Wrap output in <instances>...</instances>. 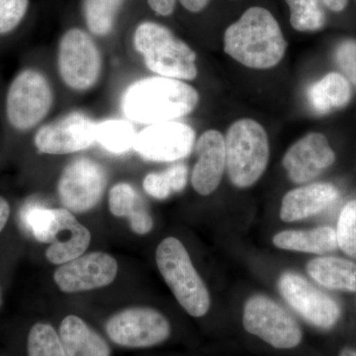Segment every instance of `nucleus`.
<instances>
[{
    "label": "nucleus",
    "instance_id": "1",
    "mask_svg": "<svg viewBox=\"0 0 356 356\" xmlns=\"http://www.w3.org/2000/svg\"><path fill=\"white\" fill-rule=\"evenodd\" d=\"M286 50L287 42L277 20L264 7L248 8L224 34L225 53L250 69L275 67Z\"/></svg>",
    "mask_w": 356,
    "mask_h": 356
},
{
    "label": "nucleus",
    "instance_id": "2",
    "mask_svg": "<svg viewBox=\"0 0 356 356\" xmlns=\"http://www.w3.org/2000/svg\"><path fill=\"white\" fill-rule=\"evenodd\" d=\"M198 102V91L191 84L154 76L133 83L123 96L122 108L130 120L153 125L191 114Z\"/></svg>",
    "mask_w": 356,
    "mask_h": 356
},
{
    "label": "nucleus",
    "instance_id": "3",
    "mask_svg": "<svg viewBox=\"0 0 356 356\" xmlns=\"http://www.w3.org/2000/svg\"><path fill=\"white\" fill-rule=\"evenodd\" d=\"M134 44L147 69L159 76L178 81H192L197 76L195 51L165 26L142 23L136 29Z\"/></svg>",
    "mask_w": 356,
    "mask_h": 356
},
{
    "label": "nucleus",
    "instance_id": "4",
    "mask_svg": "<svg viewBox=\"0 0 356 356\" xmlns=\"http://www.w3.org/2000/svg\"><path fill=\"white\" fill-rule=\"evenodd\" d=\"M226 170L232 184L248 188L259 181L268 165L270 149L266 129L243 118L234 122L225 136Z\"/></svg>",
    "mask_w": 356,
    "mask_h": 356
},
{
    "label": "nucleus",
    "instance_id": "5",
    "mask_svg": "<svg viewBox=\"0 0 356 356\" xmlns=\"http://www.w3.org/2000/svg\"><path fill=\"white\" fill-rule=\"evenodd\" d=\"M156 266L178 303L192 317L205 316L210 309V295L184 243L168 236L156 248Z\"/></svg>",
    "mask_w": 356,
    "mask_h": 356
},
{
    "label": "nucleus",
    "instance_id": "6",
    "mask_svg": "<svg viewBox=\"0 0 356 356\" xmlns=\"http://www.w3.org/2000/svg\"><path fill=\"white\" fill-rule=\"evenodd\" d=\"M53 90L48 79L36 70H22L13 79L6 96V116L18 131L38 125L53 105Z\"/></svg>",
    "mask_w": 356,
    "mask_h": 356
},
{
    "label": "nucleus",
    "instance_id": "7",
    "mask_svg": "<svg viewBox=\"0 0 356 356\" xmlns=\"http://www.w3.org/2000/svg\"><path fill=\"white\" fill-rule=\"evenodd\" d=\"M243 324L250 334L280 350L296 348L302 330L289 312L264 295H255L243 308Z\"/></svg>",
    "mask_w": 356,
    "mask_h": 356
},
{
    "label": "nucleus",
    "instance_id": "8",
    "mask_svg": "<svg viewBox=\"0 0 356 356\" xmlns=\"http://www.w3.org/2000/svg\"><path fill=\"white\" fill-rule=\"evenodd\" d=\"M107 186V173L95 159L77 158L65 166L58 184V193L65 209L81 214L102 201Z\"/></svg>",
    "mask_w": 356,
    "mask_h": 356
},
{
    "label": "nucleus",
    "instance_id": "9",
    "mask_svg": "<svg viewBox=\"0 0 356 356\" xmlns=\"http://www.w3.org/2000/svg\"><path fill=\"white\" fill-rule=\"evenodd\" d=\"M58 65L60 77L69 88L88 90L95 86L102 74V55L90 36L74 28L60 39Z\"/></svg>",
    "mask_w": 356,
    "mask_h": 356
},
{
    "label": "nucleus",
    "instance_id": "10",
    "mask_svg": "<svg viewBox=\"0 0 356 356\" xmlns=\"http://www.w3.org/2000/svg\"><path fill=\"white\" fill-rule=\"evenodd\" d=\"M106 332L118 346L145 348L165 341L172 327L161 312L147 307H133L112 316L107 321Z\"/></svg>",
    "mask_w": 356,
    "mask_h": 356
},
{
    "label": "nucleus",
    "instance_id": "11",
    "mask_svg": "<svg viewBox=\"0 0 356 356\" xmlns=\"http://www.w3.org/2000/svg\"><path fill=\"white\" fill-rule=\"evenodd\" d=\"M278 288L285 301L315 327L331 329L341 317L339 304L299 274L283 273Z\"/></svg>",
    "mask_w": 356,
    "mask_h": 356
},
{
    "label": "nucleus",
    "instance_id": "12",
    "mask_svg": "<svg viewBox=\"0 0 356 356\" xmlns=\"http://www.w3.org/2000/svg\"><path fill=\"white\" fill-rule=\"evenodd\" d=\"M195 143L196 134L191 126L181 122H163L137 134L134 149L147 161L168 163L186 158Z\"/></svg>",
    "mask_w": 356,
    "mask_h": 356
},
{
    "label": "nucleus",
    "instance_id": "13",
    "mask_svg": "<svg viewBox=\"0 0 356 356\" xmlns=\"http://www.w3.org/2000/svg\"><path fill=\"white\" fill-rule=\"evenodd\" d=\"M96 124L83 112H72L37 131L34 144L42 154H74L92 146Z\"/></svg>",
    "mask_w": 356,
    "mask_h": 356
},
{
    "label": "nucleus",
    "instance_id": "14",
    "mask_svg": "<svg viewBox=\"0 0 356 356\" xmlns=\"http://www.w3.org/2000/svg\"><path fill=\"white\" fill-rule=\"evenodd\" d=\"M118 274V262L106 252H89L60 266L54 280L65 293L99 289L111 284Z\"/></svg>",
    "mask_w": 356,
    "mask_h": 356
},
{
    "label": "nucleus",
    "instance_id": "15",
    "mask_svg": "<svg viewBox=\"0 0 356 356\" xmlns=\"http://www.w3.org/2000/svg\"><path fill=\"white\" fill-rule=\"evenodd\" d=\"M336 161L329 140L321 133H309L288 149L283 166L291 181L306 184L318 177Z\"/></svg>",
    "mask_w": 356,
    "mask_h": 356
},
{
    "label": "nucleus",
    "instance_id": "16",
    "mask_svg": "<svg viewBox=\"0 0 356 356\" xmlns=\"http://www.w3.org/2000/svg\"><path fill=\"white\" fill-rule=\"evenodd\" d=\"M197 161L191 175L194 191L202 196L210 195L221 182L226 170L225 136L217 130H208L195 143Z\"/></svg>",
    "mask_w": 356,
    "mask_h": 356
},
{
    "label": "nucleus",
    "instance_id": "17",
    "mask_svg": "<svg viewBox=\"0 0 356 356\" xmlns=\"http://www.w3.org/2000/svg\"><path fill=\"white\" fill-rule=\"evenodd\" d=\"M91 242L89 229L77 221L74 213L58 208V226L46 257L51 264L62 266L84 254Z\"/></svg>",
    "mask_w": 356,
    "mask_h": 356
},
{
    "label": "nucleus",
    "instance_id": "18",
    "mask_svg": "<svg viewBox=\"0 0 356 356\" xmlns=\"http://www.w3.org/2000/svg\"><path fill=\"white\" fill-rule=\"evenodd\" d=\"M339 197V191L331 184H312L287 192L281 202L280 219L296 222L315 216Z\"/></svg>",
    "mask_w": 356,
    "mask_h": 356
},
{
    "label": "nucleus",
    "instance_id": "19",
    "mask_svg": "<svg viewBox=\"0 0 356 356\" xmlns=\"http://www.w3.org/2000/svg\"><path fill=\"white\" fill-rule=\"evenodd\" d=\"M109 210L115 217L127 218L134 233L144 236L153 229L154 221L146 201L132 185L121 182L109 192Z\"/></svg>",
    "mask_w": 356,
    "mask_h": 356
},
{
    "label": "nucleus",
    "instance_id": "20",
    "mask_svg": "<svg viewBox=\"0 0 356 356\" xmlns=\"http://www.w3.org/2000/svg\"><path fill=\"white\" fill-rule=\"evenodd\" d=\"M58 336L67 356H111L107 341L77 316L62 321Z\"/></svg>",
    "mask_w": 356,
    "mask_h": 356
},
{
    "label": "nucleus",
    "instance_id": "21",
    "mask_svg": "<svg viewBox=\"0 0 356 356\" xmlns=\"http://www.w3.org/2000/svg\"><path fill=\"white\" fill-rule=\"evenodd\" d=\"M309 275L327 289L356 292V264L334 257L312 259L307 264Z\"/></svg>",
    "mask_w": 356,
    "mask_h": 356
},
{
    "label": "nucleus",
    "instance_id": "22",
    "mask_svg": "<svg viewBox=\"0 0 356 356\" xmlns=\"http://www.w3.org/2000/svg\"><path fill=\"white\" fill-rule=\"evenodd\" d=\"M273 243L281 250L316 254L334 252L339 247L336 229L332 227H320L308 231L281 232L274 236Z\"/></svg>",
    "mask_w": 356,
    "mask_h": 356
},
{
    "label": "nucleus",
    "instance_id": "23",
    "mask_svg": "<svg viewBox=\"0 0 356 356\" xmlns=\"http://www.w3.org/2000/svg\"><path fill=\"white\" fill-rule=\"evenodd\" d=\"M350 81L339 72L325 74L317 83L312 84L308 90L309 102L318 114H327L343 108L350 103Z\"/></svg>",
    "mask_w": 356,
    "mask_h": 356
},
{
    "label": "nucleus",
    "instance_id": "24",
    "mask_svg": "<svg viewBox=\"0 0 356 356\" xmlns=\"http://www.w3.org/2000/svg\"><path fill=\"white\" fill-rule=\"evenodd\" d=\"M187 181L188 168L182 163H178L163 172L149 173L143 181V187L152 197L165 200L172 193L184 191Z\"/></svg>",
    "mask_w": 356,
    "mask_h": 356
},
{
    "label": "nucleus",
    "instance_id": "25",
    "mask_svg": "<svg viewBox=\"0 0 356 356\" xmlns=\"http://www.w3.org/2000/svg\"><path fill=\"white\" fill-rule=\"evenodd\" d=\"M137 133L127 121L106 120L96 124L95 142L112 154L127 153L134 149Z\"/></svg>",
    "mask_w": 356,
    "mask_h": 356
},
{
    "label": "nucleus",
    "instance_id": "26",
    "mask_svg": "<svg viewBox=\"0 0 356 356\" xmlns=\"http://www.w3.org/2000/svg\"><path fill=\"white\" fill-rule=\"evenodd\" d=\"M22 224L35 240L50 245L58 226V208L30 206L22 214Z\"/></svg>",
    "mask_w": 356,
    "mask_h": 356
},
{
    "label": "nucleus",
    "instance_id": "27",
    "mask_svg": "<svg viewBox=\"0 0 356 356\" xmlns=\"http://www.w3.org/2000/svg\"><path fill=\"white\" fill-rule=\"evenodd\" d=\"M290 23L296 31L315 32L325 24V13L320 0H286Z\"/></svg>",
    "mask_w": 356,
    "mask_h": 356
},
{
    "label": "nucleus",
    "instance_id": "28",
    "mask_svg": "<svg viewBox=\"0 0 356 356\" xmlns=\"http://www.w3.org/2000/svg\"><path fill=\"white\" fill-rule=\"evenodd\" d=\"M124 0H84V16L89 30L98 36L111 32Z\"/></svg>",
    "mask_w": 356,
    "mask_h": 356
},
{
    "label": "nucleus",
    "instance_id": "29",
    "mask_svg": "<svg viewBox=\"0 0 356 356\" xmlns=\"http://www.w3.org/2000/svg\"><path fill=\"white\" fill-rule=\"evenodd\" d=\"M28 356H67L60 336L50 324L37 323L27 339Z\"/></svg>",
    "mask_w": 356,
    "mask_h": 356
},
{
    "label": "nucleus",
    "instance_id": "30",
    "mask_svg": "<svg viewBox=\"0 0 356 356\" xmlns=\"http://www.w3.org/2000/svg\"><path fill=\"white\" fill-rule=\"evenodd\" d=\"M337 245L343 252L356 259V200L344 206L336 229Z\"/></svg>",
    "mask_w": 356,
    "mask_h": 356
},
{
    "label": "nucleus",
    "instance_id": "31",
    "mask_svg": "<svg viewBox=\"0 0 356 356\" xmlns=\"http://www.w3.org/2000/svg\"><path fill=\"white\" fill-rule=\"evenodd\" d=\"M29 0H0V35L13 32L25 17Z\"/></svg>",
    "mask_w": 356,
    "mask_h": 356
},
{
    "label": "nucleus",
    "instance_id": "32",
    "mask_svg": "<svg viewBox=\"0 0 356 356\" xmlns=\"http://www.w3.org/2000/svg\"><path fill=\"white\" fill-rule=\"evenodd\" d=\"M336 60L344 76L356 84V41L346 40L337 46Z\"/></svg>",
    "mask_w": 356,
    "mask_h": 356
},
{
    "label": "nucleus",
    "instance_id": "33",
    "mask_svg": "<svg viewBox=\"0 0 356 356\" xmlns=\"http://www.w3.org/2000/svg\"><path fill=\"white\" fill-rule=\"evenodd\" d=\"M177 0H147L149 7L159 15H172Z\"/></svg>",
    "mask_w": 356,
    "mask_h": 356
},
{
    "label": "nucleus",
    "instance_id": "34",
    "mask_svg": "<svg viewBox=\"0 0 356 356\" xmlns=\"http://www.w3.org/2000/svg\"><path fill=\"white\" fill-rule=\"evenodd\" d=\"M211 0H179L181 6L191 13H197L207 7Z\"/></svg>",
    "mask_w": 356,
    "mask_h": 356
},
{
    "label": "nucleus",
    "instance_id": "35",
    "mask_svg": "<svg viewBox=\"0 0 356 356\" xmlns=\"http://www.w3.org/2000/svg\"><path fill=\"white\" fill-rule=\"evenodd\" d=\"M10 217V205L6 198L0 196V233L6 228Z\"/></svg>",
    "mask_w": 356,
    "mask_h": 356
},
{
    "label": "nucleus",
    "instance_id": "36",
    "mask_svg": "<svg viewBox=\"0 0 356 356\" xmlns=\"http://www.w3.org/2000/svg\"><path fill=\"white\" fill-rule=\"evenodd\" d=\"M323 1H324L325 6L332 11L341 13L348 6V0H323Z\"/></svg>",
    "mask_w": 356,
    "mask_h": 356
},
{
    "label": "nucleus",
    "instance_id": "37",
    "mask_svg": "<svg viewBox=\"0 0 356 356\" xmlns=\"http://www.w3.org/2000/svg\"><path fill=\"white\" fill-rule=\"evenodd\" d=\"M339 356H356V351L350 350V348H346L339 353Z\"/></svg>",
    "mask_w": 356,
    "mask_h": 356
},
{
    "label": "nucleus",
    "instance_id": "38",
    "mask_svg": "<svg viewBox=\"0 0 356 356\" xmlns=\"http://www.w3.org/2000/svg\"><path fill=\"white\" fill-rule=\"evenodd\" d=\"M2 303V289L1 286H0V306H1Z\"/></svg>",
    "mask_w": 356,
    "mask_h": 356
}]
</instances>
